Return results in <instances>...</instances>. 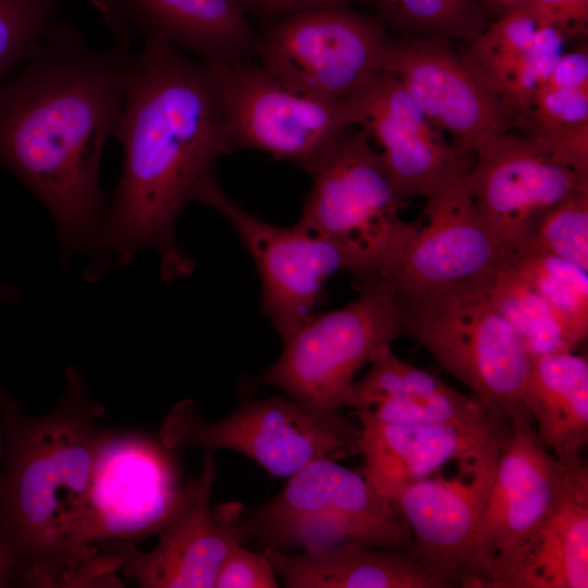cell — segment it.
<instances>
[{
    "mask_svg": "<svg viewBox=\"0 0 588 588\" xmlns=\"http://www.w3.org/2000/svg\"><path fill=\"white\" fill-rule=\"evenodd\" d=\"M4 402H5V397L0 392V463H2L3 455H4V432H3V418H2Z\"/></svg>",
    "mask_w": 588,
    "mask_h": 588,
    "instance_id": "40",
    "label": "cell"
},
{
    "mask_svg": "<svg viewBox=\"0 0 588 588\" xmlns=\"http://www.w3.org/2000/svg\"><path fill=\"white\" fill-rule=\"evenodd\" d=\"M454 172L427 198V224L378 277L400 299L492 274L516 253L479 212Z\"/></svg>",
    "mask_w": 588,
    "mask_h": 588,
    "instance_id": "13",
    "label": "cell"
},
{
    "mask_svg": "<svg viewBox=\"0 0 588 588\" xmlns=\"http://www.w3.org/2000/svg\"><path fill=\"white\" fill-rule=\"evenodd\" d=\"M395 26L421 36L436 35L469 44L492 20L480 0H373Z\"/></svg>",
    "mask_w": 588,
    "mask_h": 588,
    "instance_id": "29",
    "label": "cell"
},
{
    "mask_svg": "<svg viewBox=\"0 0 588 588\" xmlns=\"http://www.w3.org/2000/svg\"><path fill=\"white\" fill-rule=\"evenodd\" d=\"M209 65L235 150H259L308 172L342 131L357 125L350 101L296 90L259 63Z\"/></svg>",
    "mask_w": 588,
    "mask_h": 588,
    "instance_id": "10",
    "label": "cell"
},
{
    "mask_svg": "<svg viewBox=\"0 0 588 588\" xmlns=\"http://www.w3.org/2000/svg\"><path fill=\"white\" fill-rule=\"evenodd\" d=\"M384 71L395 76L428 119L467 154L476 156L515 125L448 38L429 35L390 40Z\"/></svg>",
    "mask_w": 588,
    "mask_h": 588,
    "instance_id": "16",
    "label": "cell"
},
{
    "mask_svg": "<svg viewBox=\"0 0 588 588\" xmlns=\"http://www.w3.org/2000/svg\"><path fill=\"white\" fill-rule=\"evenodd\" d=\"M286 588H443L411 552L346 542L290 552L262 550Z\"/></svg>",
    "mask_w": 588,
    "mask_h": 588,
    "instance_id": "25",
    "label": "cell"
},
{
    "mask_svg": "<svg viewBox=\"0 0 588 588\" xmlns=\"http://www.w3.org/2000/svg\"><path fill=\"white\" fill-rule=\"evenodd\" d=\"M130 46L94 48L52 20L39 50L0 83V164L46 206L68 257L98 255L100 160L121 112Z\"/></svg>",
    "mask_w": 588,
    "mask_h": 588,
    "instance_id": "1",
    "label": "cell"
},
{
    "mask_svg": "<svg viewBox=\"0 0 588 588\" xmlns=\"http://www.w3.org/2000/svg\"><path fill=\"white\" fill-rule=\"evenodd\" d=\"M588 123V88L542 87L523 124L524 133H547Z\"/></svg>",
    "mask_w": 588,
    "mask_h": 588,
    "instance_id": "32",
    "label": "cell"
},
{
    "mask_svg": "<svg viewBox=\"0 0 588 588\" xmlns=\"http://www.w3.org/2000/svg\"><path fill=\"white\" fill-rule=\"evenodd\" d=\"M350 128L327 146L307 172L311 186L297 223L353 252L370 280L397 258L418 228L400 217L406 199L369 135Z\"/></svg>",
    "mask_w": 588,
    "mask_h": 588,
    "instance_id": "7",
    "label": "cell"
},
{
    "mask_svg": "<svg viewBox=\"0 0 588 588\" xmlns=\"http://www.w3.org/2000/svg\"><path fill=\"white\" fill-rule=\"evenodd\" d=\"M123 168L99 236L98 260L127 267L140 250L159 258L166 282L188 277L195 262L174 240L182 209L234 151L209 63L156 39L131 59L114 133Z\"/></svg>",
    "mask_w": 588,
    "mask_h": 588,
    "instance_id": "2",
    "label": "cell"
},
{
    "mask_svg": "<svg viewBox=\"0 0 588 588\" xmlns=\"http://www.w3.org/2000/svg\"><path fill=\"white\" fill-rule=\"evenodd\" d=\"M352 408L388 422L451 426L499 437H507L512 428L475 396L406 363L392 350L355 380Z\"/></svg>",
    "mask_w": 588,
    "mask_h": 588,
    "instance_id": "22",
    "label": "cell"
},
{
    "mask_svg": "<svg viewBox=\"0 0 588 588\" xmlns=\"http://www.w3.org/2000/svg\"><path fill=\"white\" fill-rule=\"evenodd\" d=\"M490 275L399 298L404 334L492 414L511 426L534 425L525 400L530 356L493 306Z\"/></svg>",
    "mask_w": 588,
    "mask_h": 588,
    "instance_id": "4",
    "label": "cell"
},
{
    "mask_svg": "<svg viewBox=\"0 0 588 588\" xmlns=\"http://www.w3.org/2000/svg\"><path fill=\"white\" fill-rule=\"evenodd\" d=\"M526 406L538 441L558 461L583 463L588 442V360L558 352L530 357Z\"/></svg>",
    "mask_w": 588,
    "mask_h": 588,
    "instance_id": "26",
    "label": "cell"
},
{
    "mask_svg": "<svg viewBox=\"0 0 588 588\" xmlns=\"http://www.w3.org/2000/svg\"><path fill=\"white\" fill-rule=\"evenodd\" d=\"M523 7L568 38L587 33L588 0H528Z\"/></svg>",
    "mask_w": 588,
    "mask_h": 588,
    "instance_id": "34",
    "label": "cell"
},
{
    "mask_svg": "<svg viewBox=\"0 0 588 588\" xmlns=\"http://www.w3.org/2000/svg\"><path fill=\"white\" fill-rule=\"evenodd\" d=\"M499 455L456 478H425L402 490L392 505L407 523L413 555L444 587H467L474 544Z\"/></svg>",
    "mask_w": 588,
    "mask_h": 588,
    "instance_id": "19",
    "label": "cell"
},
{
    "mask_svg": "<svg viewBox=\"0 0 588 588\" xmlns=\"http://www.w3.org/2000/svg\"><path fill=\"white\" fill-rule=\"evenodd\" d=\"M465 181L479 212L516 250L542 213L588 191V173L559 161L534 136L510 131L476 155Z\"/></svg>",
    "mask_w": 588,
    "mask_h": 588,
    "instance_id": "17",
    "label": "cell"
},
{
    "mask_svg": "<svg viewBox=\"0 0 588 588\" xmlns=\"http://www.w3.org/2000/svg\"><path fill=\"white\" fill-rule=\"evenodd\" d=\"M62 1L0 0V81L39 50Z\"/></svg>",
    "mask_w": 588,
    "mask_h": 588,
    "instance_id": "31",
    "label": "cell"
},
{
    "mask_svg": "<svg viewBox=\"0 0 588 588\" xmlns=\"http://www.w3.org/2000/svg\"><path fill=\"white\" fill-rule=\"evenodd\" d=\"M572 465L514 424L503 442L477 529L467 588H491L561 497Z\"/></svg>",
    "mask_w": 588,
    "mask_h": 588,
    "instance_id": "15",
    "label": "cell"
},
{
    "mask_svg": "<svg viewBox=\"0 0 588 588\" xmlns=\"http://www.w3.org/2000/svg\"><path fill=\"white\" fill-rule=\"evenodd\" d=\"M543 87L588 88L587 49L564 52L556 61Z\"/></svg>",
    "mask_w": 588,
    "mask_h": 588,
    "instance_id": "35",
    "label": "cell"
},
{
    "mask_svg": "<svg viewBox=\"0 0 588 588\" xmlns=\"http://www.w3.org/2000/svg\"><path fill=\"white\" fill-rule=\"evenodd\" d=\"M390 40L380 22L334 5L274 20L256 57L296 90L346 101L384 72Z\"/></svg>",
    "mask_w": 588,
    "mask_h": 588,
    "instance_id": "11",
    "label": "cell"
},
{
    "mask_svg": "<svg viewBox=\"0 0 588 588\" xmlns=\"http://www.w3.org/2000/svg\"><path fill=\"white\" fill-rule=\"evenodd\" d=\"M567 38L522 7L491 22L462 57L522 126Z\"/></svg>",
    "mask_w": 588,
    "mask_h": 588,
    "instance_id": "23",
    "label": "cell"
},
{
    "mask_svg": "<svg viewBox=\"0 0 588 588\" xmlns=\"http://www.w3.org/2000/svg\"><path fill=\"white\" fill-rule=\"evenodd\" d=\"M347 101L357 125L383 147V162L404 199L428 198L454 172L471 167L473 155L449 144L391 73L382 72Z\"/></svg>",
    "mask_w": 588,
    "mask_h": 588,
    "instance_id": "18",
    "label": "cell"
},
{
    "mask_svg": "<svg viewBox=\"0 0 588 588\" xmlns=\"http://www.w3.org/2000/svg\"><path fill=\"white\" fill-rule=\"evenodd\" d=\"M224 217L252 255L260 279V310L284 339L315 314L326 282L347 271L357 283L367 279L362 260L346 247L298 223L265 222L233 201L216 174L200 186L196 200Z\"/></svg>",
    "mask_w": 588,
    "mask_h": 588,
    "instance_id": "12",
    "label": "cell"
},
{
    "mask_svg": "<svg viewBox=\"0 0 588 588\" xmlns=\"http://www.w3.org/2000/svg\"><path fill=\"white\" fill-rule=\"evenodd\" d=\"M17 293L14 287L5 284L0 279V306L5 303L12 302L16 297Z\"/></svg>",
    "mask_w": 588,
    "mask_h": 588,
    "instance_id": "39",
    "label": "cell"
},
{
    "mask_svg": "<svg viewBox=\"0 0 588 588\" xmlns=\"http://www.w3.org/2000/svg\"><path fill=\"white\" fill-rule=\"evenodd\" d=\"M522 247L561 257L588 270V191L575 193L542 213Z\"/></svg>",
    "mask_w": 588,
    "mask_h": 588,
    "instance_id": "30",
    "label": "cell"
},
{
    "mask_svg": "<svg viewBox=\"0 0 588 588\" xmlns=\"http://www.w3.org/2000/svg\"><path fill=\"white\" fill-rule=\"evenodd\" d=\"M356 414L360 421L358 453L364 458L363 474L390 502L449 462L470 469L498 456L507 438L451 426L388 422Z\"/></svg>",
    "mask_w": 588,
    "mask_h": 588,
    "instance_id": "21",
    "label": "cell"
},
{
    "mask_svg": "<svg viewBox=\"0 0 588 588\" xmlns=\"http://www.w3.org/2000/svg\"><path fill=\"white\" fill-rule=\"evenodd\" d=\"M512 264L549 304L574 343L584 342L588 336V270L528 247L517 249Z\"/></svg>",
    "mask_w": 588,
    "mask_h": 588,
    "instance_id": "28",
    "label": "cell"
},
{
    "mask_svg": "<svg viewBox=\"0 0 588 588\" xmlns=\"http://www.w3.org/2000/svg\"><path fill=\"white\" fill-rule=\"evenodd\" d=\"M527 1L528 0H480L490 19L493 21L522 8Z\"/></svg>",
    "mask_w": 588,
    "mask_h": 588,
    "instance_id": "38",
    "label": "cell"
},
{
    "mask_svg": "<svg viewBox=\"0 0 588 588\" xmlns=\"http://www.w3.org/2000/svg\"><path fill=\"white\" fill-rule=\"evenodd\" d=\"M20 576V565L16 555L0 538V587L12 584Z\"/></svg>",
    "mask_w": 588,
    "mask_h": 588,
    "instance_id": "37",
    "label": "cell"
},
{
    "mask_svg": "<svg viewBox=\"0 0 588 588\" xmlns=\"http://www.w3.org/2000/svg\"><path fill=\"white\" fill-rule=\"evenodd\" d=\"M347 305L314 314L285 336L259 381L318 411L350 408L356 375L404 335L397 296L380 279L358 284Z\"/></svg>",
    "mask_w": 588,
    "mask_h": 588,
    "instance_id": "6",
    "label": "cell"
},
{
    "mask_svg": "<svg viewBox=\"0 0 588 588\" xmlns=\"http://www.w3.org/2000/svg\"><path fill=\"white\" fill-rule=\"evenodd\" d=\"M216 477L213 455L207 452L187 500L158 532L156 547L143 552L136 543L109 540L100 543L103 556L142 588L215 587L226 554L246 542L244 505L210 504Z\"/></svg>",
    "mask_w": 588,
    "mask_h": 588,
    "instance_id": "14",
    "label": "cell"
},
{
    "mask_svg": "<svg viewBox=\"0 0 588 588\" xmlns=\"http://www.w3.org/2000/svg\"><path fill=\"white\" fill-rule=\"evenodd\" d=\"M159 439L173 450H232L273 477L289 478L307 464L358 453L359 427L341 411L309 408L286 394L246 400L228 416L208 420L189 399L166 415Z\"/></svg>",
    "mask_w": 588,
    "mask_h": 588,
    "instance_id": "8",
    "label": "cell"
},
{
    "mask_svg": "<svg viewBox=\"0 0 588 588\" xmlns=\"http://www.w3.org/2000/svg\"><path fill=\"white\" fill-rule=\"evenodd\" d=\"M355 0H241L246 12L272 21L299 12L334 5H347Z\"/></svg>",
    "mask_w": 588,
    "mask_h": 588,
    "instance_id": "36",
    "label": "cell"
},
{
    "mask_svg": "<svg viewBox=\"0 0 588 588\" xmlns=\"http://www.w3.org/2000/svg\"><path fill=\"white\" fill-rule=\"evenodd\" d=\"M175 450L137 431H109L94 466L75 549L84 559L109 540L136 543L158 532L187 500L193 479L181 485Z\"/></svg>",
    "mask_w": 588,
    "mask_h": 588,
    "instance_id": "9",
    "label": "cell"
},
{
    "mask_svg": "<svg viewBox=\"0 0 588 588\" xmlns=\"http://www.w3.org/2000/svg\"><path fill=\"white\" fill-rule=\"evenodd\" d=\"M489 296L530 357L573 351L577 345L549 304L517 272L512 259L489 277Z\"/></svg>",
    "mask_w": 588,
    "mask_h": 588,
    "instance_id": "27",
    "label": "cell"
},
{
    "mask_svg": "<svg viewBox=\"0 0 588 588\" xmlns=\"http://www.w3.org/2000/svg\"><path fill=\"white\" fill-rule=\"evenodd\" d=\"M277 574L265 552L236 546L224 558L216 580V588H278Z\"/></svg>",
    "mask_w": 588,
    "mask_h": 588,
    "instance_id": "33",
    "label": "cell"
},
{
    "mask_svg": "<svg viewBox=\"0 0 588 588\" xmlns=\"http://www.w3.org/2000/svg\"><path fill=\"white\" fill-rule=\"evenodd\" d=\"M588 587V469L572 465L561 497L491 588Z\"/></svg>",
    "mask_w": 588,
    "mask_h": 588,
    "instance_id": "24",
    "label": "cell"
},
{
    "mask_svg": "<svg viewBox=\"0 0 588 588\" xmlns=\"http://www.w3.org/2000/svg\"><path fill=\"white\" fill-rule=\"evenodd\" d=\"M105 407L88 400L81 372L69 367L54 408L26 416L5 399L0 470V538L20 565L19 579L56 587L82 572L75 549L99 448L110 431Z\"/></svg>",
    "mask_w": 588,
    "mask_h": 588,
    "instance_id": "3",
    "label": "cell"
},
{
    "mask_svg": "<svg viewBox=\"0 0 588 588\" xmlns=\"http://www.w3.org/2000/svg\"><path fill=\"white\" fill-rule=\"evenodd\" d=\"M115 35L166 41L207 63L256 57L259 36L241 0H94Z\"/></svg>",
    "mask_w": 588,
    "mask_h": 588,
    "instance_id": "20",
    "label": "cell"
},
{
    "mask_svg": "<svg viewBox=\"0 0 588 588\" xmlns=\"http://www.w3.org/2000/svg\"><path fill=\"white\" fill-rule=\"evenodd\" d=\"M244 524L246 542L262 550L314 551L346 542L413 549L409 527L392 503L364 474L331 458L289 477L277 495L244 516Z\"/></svg>",
    "mask_w": 588,
    "mask_h": 588,
    "instance_id": "5",
    "label": "cell"
}]
</instances>
